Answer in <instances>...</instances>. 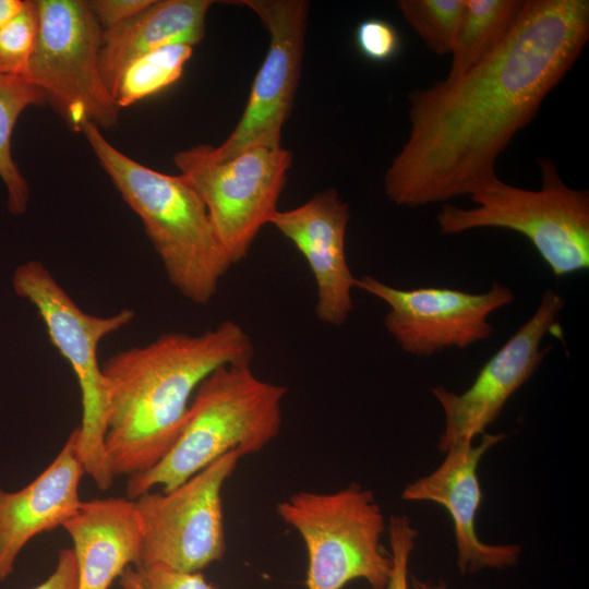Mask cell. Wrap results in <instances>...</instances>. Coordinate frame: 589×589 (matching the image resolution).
Instances as JSON below:
<instances>
[{"instance_id":"obj_1","label":"cell","mask_w":589,"mask_h":589,"mask_svg":"<svg viewBox=\"0 0 589 589\" xmlns=\"http://www.w3.org/2000/svg\"><path fill=\"white\" fill-rule=\"evenodd\" d=\"M588 40V0H526L491 55L460 76L408 94L410 131L384 175L387 197L418 207L470 196L500 179L498 156Z\"/></svg>"},{"instance_id":"obj_2","label":"cell","mask_w":589,"mask_h":589,"mask_svg":"<svg viewBox=\"0 0 589 589\" xmlns=\"http://www.w3.org/2000/svg\"><path fill=\"white\" fill-rule=\"evenodd\" d=\"M253 356L250 335L232 320L195 335L165 333L110 356L101 371L112 474L130 477L155 466L179 437L200 384L216 369Z\"/></svg>"},{"instance_id":"obj_3","label":"cell","mask_w":589,"mask_h":589,"mask_svg":"<svg viewBox=\"0 0 589 589\" xmlns=\"http://www.w3.org/2000/svg\"><path fill=\"white\" fill-rule=\"evenodd\" d=\"M81 132L122 200L140 217L171 286L207 304L232 266L200 195L181 175L156 171L117 149L91 122Z\"/></svg>"},{"instance_id":"obj_4","label":"cell","mask_w":589,"mask_h":589,"mask_svg":"<svg viewBox=\"0 0 589 589\" xmlns=\"http://www.w3.org/2000/svg\"><path fill=\"white\" fill-rule=\"evenodd\" d=\"M251 363L223 365L200 384L176 443L155 466L128 477L127 498L171 491L227 453L256 454L278 436L288 389L260 378Z\"/></svg>"},{"instance_id":"obj_5","label":"cell","mask_w":589,"mask_h":589,"mask_svg":"<svg viewBox=\"0 0 589 589\" xmlns=\"http://www.w3.org/2000/svg\"><path fill=\"white\" fill-rule=\"evenodd\" d=\"M541 185L521 189L501 179L470 200L474 206H442L436 216L445 236L479 228L508 229L525 236L555 277L589 268V191L568 187L554 161H538Z\"/></svg>"},{"instance_id":"obj_6","label":"cell","mask_w":589,"mask_h":589,"mask_svg":"<svg viewBox=\"0 0 589 589\" xmlns=\"http://www.w3.org/2000/svg\"><path fill=\"white\" fill-rule=\"evenodd\" d=\"M12 288L35 308L51 344L73 371L82 407L77 455L85 474L99 490L106 491L111 488L115 476L105 448L108 388L97 352L107 336L133 321L135 312L122 309L108 316L85 312L38 260L26 261L15 268Z\"/></svg>"},{"instance_id":"obj_7","label":"cell","mask_w":589,"mask_h":589,"mask_svg":"<svg viewBox=\"0 0 589 589\" xmlns=\"http://www.w3.org/2000/svg\"><path fill=\"white\" fill-rule=\"evenodd\" d=\"M276 513L304 543L306 589H342L357 579L386 589L392 557L381 542L385 520L372 491L358 483L332 493L301 491L279 502Z\"/></svg>"},{"instance_id":"obj_8","label":"cell","mask_w":589,"mask_h":589,"mask_svg":"<svg viewBox=\"0 0 589 589\" xmlns=\"http://www.w3.org/2000/svg\"><path fill=\"white\" fill-rule=\"evenodd\" d=\"M35 1L38 34L28 79L72 131L85 122L116 127L120 108L99 72L103 29L87 1Z\"/></svg>"},{"instance_id":"obj_9","label":"cell","mask_w":589,"mask_h":589,"mask_svg":"<svg viewBox=\"0 0 589 589\" xmlns=\"http://www.w3.org/2000/svg\"><path fill=\"white\" fill-rule=\"evenodd\" d=\"M211 145L180 151L173 163L193 187L233 265L249 253L261 229L271 223L287 181L292 155L280 147H253L226 160Z\"/></svg>"},{"instance_id":"obj_10","label":"cell","mask_w":589,"mask_h":589,"mask_svg":"<svg viewBox=\"0 0 589 589\" xmlns=\"http://www.w3.org/2000/svg\"><path fill=\"white\" fill-rule=\"evenodd\" d=\"M241 457L229 452L171 491L133 500L141 531L139 564L196 573L224 557L221 493Z\"/></svg>"},{"instance_id":"obj_11","label":"cell","mask_w":589,"mask_h":589,"mask_svg":"<svg viewBox=\"0 0 589 589\" xmlns=\"http://www.w3.org/2000/svg\"><path fill=\"white\" fill-rule=\"evenodd\" d=\"M269 34L266 56L253 81L243 113L212 156L226 160L253 147H280L299 83L309 4L304 0H242Z\"/></svg>"},{"instance_id":"obj_12","label":"cell","mask_w":589,"mask_h":589,"mask_svg":"<svg viewBox=\"0 0 589 589\" xmlns=\"http://www.w3.org/2000/svg\"><path fill=\"white\" fill-rule=\"evenodd\" d=\"M356 288L388 305L387 333L402 351L417 357L488 339L493 332L489 316L514 299L513 291L496 281L484 292L471 293L437 287L399 289L363 275Z\"/></svg>"},{"instance_id":"obj_13","label":"cell","mask_w":589,"mask_h":589,"mask_svg":"<svg viewBox=\"0 0 589 589\" xmlns=\"http://www.w3.org/2000/svg\"><path fill=\"white\" fill-rule=\"evenodd\" d=\"M565 305L555 290L542 293L530 316L483 364L471 385L461 394L438 385L431 393L444 414L438 450L473 442L503 410L509 398L534 374L549 347L541 348L544 336L561 332L560 314Z\"/></svg>"},{"instance_id":"obj_14","label":"cell","mask_w":589,"mask_h":589,"mask_svg":"<svg viewBox=\"0 0 589 589\" xmlns=\"http://www.w3.org/2000/svg\"><path fill=\"white\" fill-rule=\"evenodd\" d=\"M506 437L504 433H483L478 444L464 442L450 447L433 471L410 482L401 492L404 501L435 503L448 513L461 575L513 567L521 553L517 544L483 542L476 529L483 497L478 467L484 454Z\"/></svg>"},{"instance_id":"obj_15","label":"cell","mask_w":589,"mask_h":589,"mask_svg":"<svg viewBox=\"0 0 589 589\" xmlns=\"http://www.w3.org/2000/svg\"><path fill=\"white\" fill-rule=\"evenodd\" d=\"M349 205L334 189L317 193L302 205L277 211L271 220L305 259L317 291L320 322L341 326L353 310L351 291L357 278L346 256Z\"/></svg>"},{"instance_id":"obj_16","label":"cell","mask_w":589,"mask_h":589,"mask_svg":"<svg viewBox=\"0 0 589 589\" xmlns=\"http://www.w3.org/2000/svg\"><path fill=\"white\" fill-rule=\"evenodd\" d=\"M77 426L52 461L17 491L0 486V581L10 577L24 546L36 536L62 527L80 509L84 468L76 449Z\"/></svg>"},{"instance_id":"obj_17","label":"cell","mask_w":589,"mask_h":589,"mask_svg":"<svg viewBox=\"0 0 589 589\" xmlns=\"http://www.w3.org/2000/svg\"><path fill=\"white\" fill-rule=\"evenodd\" d=\"M62 528L73 544L76 589H109L128 566L140 563L141 531L132 500L83 502Z\"/></svg>"},{"instance_id":"obj_18","label":"cell","mask_w":589,"mask_h":589,"mask_svg":"<svg viewBox=\"0 0 589 589\" xmlns=\"http://www.w3.org/2000/svg\"><path fill=\"white\" fill-rule=\"evenodd\" d=\"M213 3L211 0H154L134 17L103 31L99 72L111 96L123 70L136 58L167 45L193 47L201 43Z\"/></svg>"},{"instance_id":"obj_19","label":"cell","mask_w":589,"mask_h":589,"mask_svg":"<svg viewBox=\"0 0 589 589\" xmlns=\"http://www.w3.org/2000/svg\"><path fill=\"white\" fill-rule=\"evenodd\" d=\"M526 0H464L446 77L462 75L509 35Z\"/></svg>"},{"instance_id":"obj_20","label":"cell","mask_w":589,"mask_h":589,"mask_svg":"<svg viewBox=\"0 0 589 589\" xmlns=\"http://www.w3.org/2000/svg\"><path fill=\"white\" fill-rule=\"evenodd\" d=\"M46 104L43 89L24 77L0 74V179L7 190L8 211L23 215L29 202V188L12 156V135L25 109Z\"/></svg>"},{"instance_id":"obj_21","label":"cell","mask_w":589,"mask_h":589,"mask_svg":"<svg viewBox=\"0 0 589 589\" xmlns=\"http://www.w3.org/2000/svg\"><path fill=\"white\" fill-rule=\"evenodd\" d=\"M193 47L173 44L149 51L123 70L112 97L121 109L155 95L176 83L190 60Z\"/></svg>"},{"instance_id":"obj_22","label":"cell","mask_w":589,"mask_h":589,"mask_svg":"<svg viewBox=\"0 0 589 589\" xmlns=\"http://www.w3.org/2000/svg\"><path fill=\"white\" fill-rule=\"evenodd\" d=\"M464 0H399L397 8L409 26L435 55L450 53Z\"/></svg>"},{"instance_id":"obj_23","label":"cell","mask_w":589,"mask_h":589,"mask_svg":"<svg viewBox=\"0 0 589 589\" xmlns=\"http://www.w3.org/2000/svg\"><path fill=\"white\" fill-rule=\"evenodd\" d=\"M37 34L36 1L25 0L20 13L0 29V74L29 80Z\"/></svg>"},{"instance_id":"obj_24","label":"cell","mask_w":589,"mask_h":589,"mask_svg":"<svg viewBox=\"0 0 589 589\" xmlns=\"http://www.w3.org/2000/svg\"><path fill=\"white\" fill-rule=\"evenodd\" d=\"M118 584L121 589H216L201 572H181L158 564L130 565Z\"/></svg>"},{"instance_id":"obj_25","label":"cell","mask_w":589,"mask_h":589,"mask_svg":"<svg viewBox=\"0 0 589 589\" xmlns=\"http://www.w3.org/2000/svg\"><path fill=\"white\" fill-rule=\"evenodd\" d=\"M417 529L406 515H392L388 521L392 572L386 589H409V563L414 549Z\"/></svg>"},{"instance_id":"obj_26","label":"cell","mask_w":589,"mask_h":589,"mask_svg":"<svg viewBox=\"0 0 589 589\" xmlns=\"http://www.w3.org/2000/svg\"><path fill=\"white\" fill-rule=\"evenodd\" d=\"M354 41L359 52L373 62H386L400 49V37L389 22L381 19H368L360 22L354 32Z\"/></svg>"},{"instance_id":"obj_27","label":"cell","mask_w":589,"mask_h":589,"mask_svg":"<svg viewBox=\"0 0 589 589\" xmlns=\"http://www.w3.org/2000/svg\"><path fill=\"white\" fill-rule=\"evenodd\" d=\"M154 0H92L87 4L103 31L134 17Z\"/></svg>"},{"instance_id":"obj_28","label":"cell","mask_w":589,"mask_h":589,"mask_svg":"<svg viewBox=\"0 0 589 589\" xmlns=\"http://www.w3.org/2000/svg\"><path fill=\"white\" fill-rule=\"evenodd\" d=\"M77 566L72 548L61 549L53 572L31 589H76Z\"/></svg>"},{"instance_id":"obj_29","label":"cell","mask_w":589,"mask_h":589,"mask_svg":"<svg viewBox=\"0 0 589 589\" xmlns=\"http://www.w3.org/2000/svg\"><path fill=\"white\" fill-rule=\"evenodd\" d=\"M24 2V0H0V29L20 13Z\"/></svg>"},{"instance_id":"obj_30","label":"cell","mask_w":589,"mask_h":589,"mask_svg":"<svg viewBox=\"0 0 589 589\" xmlns=\"http://www.w3.org/2000/svg\"><path fill=\"white\" fill-rule=\"evenodd\" d=\"M409 581L413 589H448L446 582L444 581L431 582L422 580L416 576H410Z\"/></svg>"}]
</instances>
